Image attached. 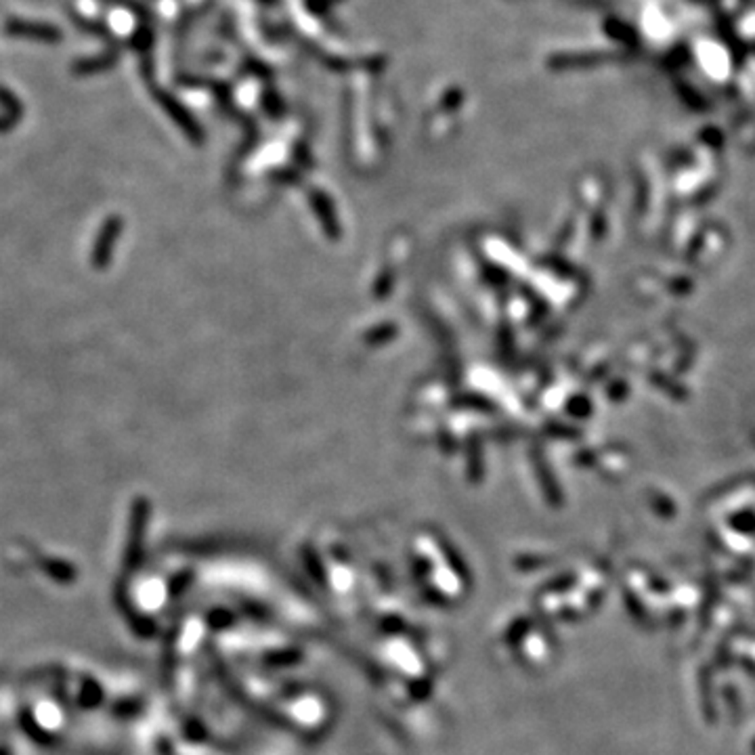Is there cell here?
<instances>
[{
    "instance_id": "7a4b0ae2",
    "label": "cell",
    "mask_w": 755,
    "mask_h": 755,
    "mask_svg": "<svg viewBox=\"0 0 755 755\" xmlns=\"http://www.w3.org/2000/svg\"><path fill=\"white\" fill-rule=\"evenodd\" d=\"M116 61H118L116 53L97 55V57H90V59H80L74 63V74H78V76H90V74H99V72L109 70V67H112Z\"/></svg>"
},
{
    "instance_id": "6da1fadb",
    "label": "cell",
    "mask_w": 755,
    "mask_h": 755,
    "mask_svg": "<svg viewBox=\"0 0 755 755\" xmlns=\"http://www.w3.org/2000/svg\"><path fill=\"white\" fill-rule=\"evenodd\" d=\"M4 32L11 38H26V40H36V43H47L55 44L61 43L63 34L59 28L43 24V21H26V20H9L4 24Z\"/></svg>"
},
{
    "instance_id": "3957f363",
    "label": "cell",
    "mask_w": 755,
    "mask_h": 755,
    "mask_svg": "<svg viewBox=\"0 0 755 755\" xmlns=\"http://www.w3.org/2000/svg\"><path fill=\"white\" fill-rule=\"evenodd\" d=\"M72 20H74V24L80 28V30L93 34V36H99V38H109V30L106 26L97 24V21L86 20V17H83L80 13H72Z\"/></svg>"
},
{
    "instance_id": "277c9868",
    "label": "cell",
    "mask_w": 755,
    "mask_h": 755,
    "mask_svg": "<svg viewBox=\"0 0 755 755\" xmlns=\"http://www.w3.org/2000/svg\"><path fill=\"white\" fill-rule=\"evenodd\" d=\"M0 103H3L4 107L9 109V114H15V116H21V103L17 97L11 93L9 89H4V86H0Z\"/></svg>"
}]
</instances>
